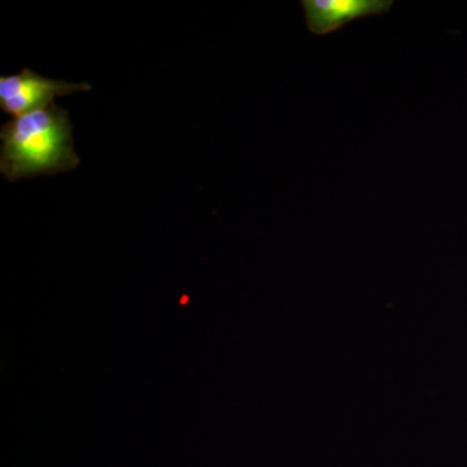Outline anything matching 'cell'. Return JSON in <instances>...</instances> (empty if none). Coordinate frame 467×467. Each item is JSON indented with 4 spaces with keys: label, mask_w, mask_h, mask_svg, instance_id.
Instances as JSON below:
<instances>
[{
    "label": "cell",
    "mask_w": 467,
    "mask_h": 467,
    "mask_svg": "<svg viewBox=\"0 0 467 467\" xmlns=\"http://www.w3.org/2000/svg\"><path fill=\"white\" fill-rule=\"evenodd\" d=\"M0 140V171L9 182L67 173L79 165L69 113L55 103L5 122Z\"/></svg>",
    "instance_id": "obj_1"
},
{
    "label": "cell",
    "mask_w": 467,
    "mask_h": 467,
    "mask_svg": "<svg viewBox=\"0 0 467 467\" xmlns=\"http://www.w3.org/2000/svg\"><path fill=\"white\" fill-rule=\"evenodd\" d=\"M90 90V84L47 78L26 67L17 75L0 77V109L20 117L51 106L55 98Z\"/></svg>",
    "instance_id": "obj_2"
},
{
    "label": "cell",
    "mask_w": 467,
    "mask_h": 467,
    "mask_svg": "<svg viewBox=\"0 0 467 467\" xmlns=\"http://www.w3.org/2000/svg\"><path fill=\"white\" fill-rule=\"evenodd\" d=\"M304 15L310 33L327 36L359 18L386 14L392 0H303Z\"/></svg>",
    "instance_id": "obj_3"
}]
</instances>
